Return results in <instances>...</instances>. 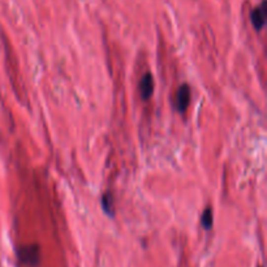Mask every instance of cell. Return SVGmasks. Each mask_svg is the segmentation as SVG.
Listing matches in <instances>:
<instances>
[{
	"instance_id": "cell-4",
	"label": "cell",
	"mask_w": 267,
	"mask_h": 267,
	"mask_svg": "<svg viewBox=\"0 0 267 267\" xmlns=\"http://www.w3.org/2000/svg\"><path fill=\"white\" fill-rule=\"evenodd\" d=\"M153 90H154L153 76L150 73H146V75L141 78V82H140V91H141L142 99L148 101L149 98L153 95Z\"/></svg>"
},
{
	"instance_id": "cell-3",
	"label": "cell",
	"mask_w": 267,
	"mask_h": 267,
	"mask_svg": "<svg viewBox=\"0 0 267 267\" xmlns=\"http://www.w3.org/2000/svg\"><path fill=\"white\" fill-rule=\"evenodd\" d=\"M191 101V89L188 85H181L176 94V109L180 112H185Z\"/></svg>"
},
{
	"instance_id": "cell-1",
	"label": "cell",
	"mask_w": 267,
	"mask_h": 267,
	"mask_svg": "<svg viewBox=\"0 0 267 267\" xmlns=\"http://www.w3.org/2000/svg\"><path fill=\"white\" fill-rule=\"evenodd\" d=\"M18 258L22 264L36 267L37 265H39V246H24L18 250Z\"/></svg>"
},
{
	"instance_id": "cell-5",
	"label": "cell",
	"mask_w": 267,
	"mask_h": 267,
	"mask_svg": "<svg viewBox=\"0 0 267 267\" xmlns=\"http://www.w3.org/2000/svg\"><path fill=\"white\" fill-rule=\"evenodd\" d=\"M213 210L210 209V207H207V209L203 211L202 214V218H201V224H202V227L205 228V229H210V228L213 227Z\"/></svg>"
},
{
	"instance_id": "cell-6",
	"label": "cell",
	"mask_w": 267,
	"mask_h": 267,
	"mask_svg": "<svg viewBox=\"0 0 267 267\" xmlns=\"http://www.w3.org/2000/svg\"><path fill=\"white\" fill-rule=\"evenodd\" d=\"M102 206L105 213L110 217H114V210H112V197L110 194H105L102 197Z\"/></svg>"
},
{
	"instance_id": "cell-2",
	"label": "cell",
	"mask_w": 267,
	"mask_h": 267,
	"mask_svg": "<svg viewBox=\"0 0 267 267\" xmlns=\"http://www.w3.org/2000/svg\"><path fill=\"white\" fill-rule=\"evenodd\" d=\"M266 3L261 4V7H257L253 9L252 15H250V20L256 30H261L266 24Z\"/></svg>"
}]
</instances>
